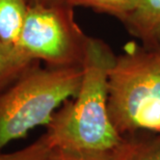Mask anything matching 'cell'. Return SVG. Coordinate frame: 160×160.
Wrapping results in <instances>:
<instances>
[{
    "mask_svg": "<svg viewBox=\"0 0 160 160\" xmlns=\"http://www.w3.org/2000/svg\"><path fill=\"white\" fill-rule=\"evenodd\" d=\"M122 145L123 142L109 150H75L50 147L47 160H124Z\"/></svg>",
    "mask_w": 160,
    "mask_h": 160,
    "instance_id": "cell-9",
    "label": "cell"
},
{
    "mask_svg": "<svg viewBox=\"0 0 160 160\" xmlns=\"http://www.w3.org/2000/svg\"><path fill=\"white\" fill-rule=\"evenodd\" d=\"M66 2L73 8L83 6L104 12L123 22L132 12L137 0H66Z\"/></svg>",
    "mask_w": 160,
    "mask_h": 160,
    "instance_id": "cell-10",
    "label": "cell"
},
{
    "mask_svg": "<svg viewBox=\"0 0 160 160\" xmlns=\"http://www.w3.org/2000/svg\"><path fill=\"white\" fill-rule=\"evenodd\" d=\"M57 1H62V0H28L29 4H36V3H52Z\"/></svg>",
    "mask_w": 160,
    "mask_h": 160,
    "instance_id": "cell-12",
    "label": "cell"
},
{
    "mask_svg": "<svg viewBox=\"0 0 160 160\" xmlns=\"http://www.w3.org/2000/svg\"><path fill=\"white\" fill-rule=\"evenodd\" d=\"M81 68L30 67L0 94V150L34 128L47 125L79 91Z\"/></svg>",
    "mask_w": 160,
    "mask_h": 160,
    "instance_id": "cell-3",
    "label": "cell"
},
{
    "mask_svg": "<svg viewBox=\"0 0 160 160\" xmlns=\"http://www.w3.org/2000/svg\"><path fill=\"white\" fill-rule=\"evenodd\" d=\"M65 0L29 4L18 46L34 62L53 68H81L88 37Z\"/></svg>",
    "mask_w": 160,
    "mask_h": 160,
    "instance_id": "cell-4",
    "label": "cell"
},
{
    "mask_svg": "<svg viewBox=\"0 0 160 160\" xmlns=\"http://www.w3.org/2000/svg\"><path fill=\"white\" fill-rule=\"evenodd\" d=\"M37 62L19 46L0 40V94Z\"/></svg>",
    "mask_w": 160,
    "mask_h": 160,
    "instance_id": "cell-6",
    "label": "cell"
},
{
    "mask_svg": "<svg viewBox=\"0 0 160 160\" xmlns=\"http://www.w3.org/2000/svg\"><path fill=\"white\" fill-rule=\"evenodd\" d=\"M49 151L50 145L44 134L36 142L18 151L11 153L0 151V160H47Z\"/></svg>",
    "mask_w": 160,
    "mask_h": 160,
    "instance_id": "cell-11",
    "label": "cell"
},
{
    "mask_svg": "<svg viewBox=\"0 0 160 160\" xmlns=\"http://www.w3.org/2000/svg\"><path fill=\"white\" fill-rule=\"evenodd\" d=\"M153 49H156V50H157L158 51V52H159V54H160V44L158 45V46L157 47H156V48H153Z\"/></svg>",
    "mask_w": 160,
    "mask_h": 160,
    "instance_id": "cell-13",
    "label": "cell"
},
{
    "mask_svg": "<svg viewBox=\"0 0 160 160\" xmlns=\"http://www.w3.org/2000/svg\"><path fill=\"white\" fill-rule=\"evenodd\" d=\"M28 0H0V40L18 46L23 28Z\"/></svg>",
    "mask_w": 160,
    "mask_h": 160,
    "instance_id": "cell-7",
    "label": "cell"
},
{
    "mask_svg": "<svg viewBox=\"0 0 160 160\" xmlns=\"http://www.w3.org/2000/svg\"><path fill=\"white\" fill-rule=\"evenodd\" d=\"M122 23L145 47L156 48L160 44V0H137L132 12Z\"/></svg>",
    "mask_w": 160,
    "mask_h": 160,
    "instance_id": "cell-5",
    "label": "cell"
},
{
    "mask_svg": "<svg viewBox=\"0 0 160 160\" xmlns=\"http://www.w3.org/2000/svg\"><path fill=\"white\" fill-rule=\"evenodd\" d=\"M124 160H160V133L124 137Z\"/></svg>",
    "mask_w": 160,
    "mask_h": 160,
    "instance_id": "cell-8",
    "label": "cell"
},
{
    "mask_svg": "<svg viewBox=\"0 0 160 160\" xmlns=\"http://www.w3.org/2000/svg\"><path fill=\"white\" fill-rule=\"evenodd\" d=\"M107 111L122 137L160 133V54L130 43L107 76Z\"/></svg>",
    "mask_w": 160,
    "mask_h": 160,
    "instance_id": "cell-2",
    "label": "cell"
},
{
    "mask_svg": "<svg viewBox=\"0 0 160 160\" xmlns=\"http://www.w3.org/2000/svg\"><path fill=\"white\" fill-rule=\"evenodd\" d=\"M114 56L104 41L88 37L79 91L56 110L47 125L45 136L50 147L109 150L124 142L107 111V76Z\"/></svg>",
    "mask_w": 160,
    "mask_h": 160,
    "instance_id": "cell-1",
    "label": "cell"
}]
</instances>
